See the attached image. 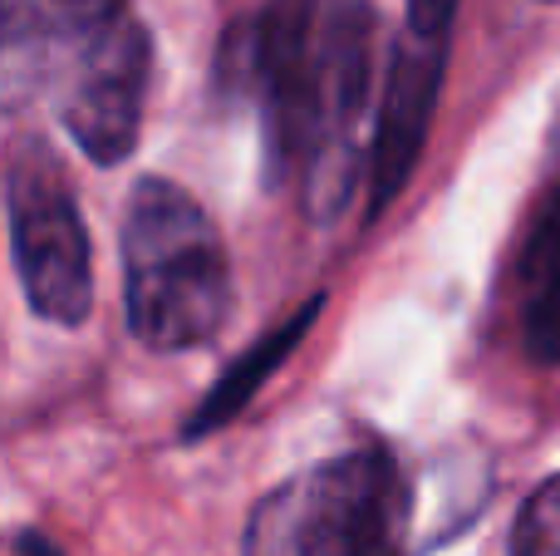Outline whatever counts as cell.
I'll return each mask as SVG.
<instances>
[{
	"instance_id": "cell-1",
	"label": "cell",
	"mask_w": 560,
	"mask_h": 556,
	"mask_svg": "<svg viewBox=\"0 0 560 556\" xmlns=\"http://www.w3.org/2000/svg\"><path fill=\"white\" fill-rule=\"evenodd\" d=\"M128 325L158 355L192 350L232 311V266L222 232L177 183L143 177L124 217Z\"/></svg>"
},
{
	"instance_id": "cell-2",
	"label": "cell",
	"mask_w": 560,
	"mask_h": 556,
	"mask_svg": "<svg viewBox=\"0 0 560 556\" xmlns=\"http://www.w3.org/2000/svg\"><path fill=\"white\" fill-rule=\"evenodd\" d=\"M413 498L384 449L339 453L266 493L246 556H404Z\"/></svg>"
},
{
	"instance_id": "cell-3",
	"label": "cell",
	"mask_w": 560,
	"mask_h": 556,
	"mask_svg": "<svg viewBox=\"0 0 560 556\" xmlns=\"http://www.w3.org/2000/svg\"><path fill=\"white\" fill-rule=\"evenodd\" d=\"M10 256L35 315L55 325H79L94 301L89 276V236L65 173L35 143H20L5 173Z\"/></svg>"
},
{
	"instance_id": "cell-4",
	"label": "cell",
	"mask_w": 560,
	"mask_h": 556,
	"mask_svg": "<svg viewBox=\"0 0 560 556\" xmlns=\"http://www.w3.org/2000/svg\"><path fill=\"white\" fill-rule=\"evenodd\" d=\"M148 69H153V49H148L143 25L124 15L55 74L59 118L94 163L108 167L133 153L138 128H143Z\"/></svg>"
},
{
	"instance_id": "cell-5",
	"label": "cell",
	"mask_w": 560,
	"mask_h": 556,
	"mask_svg": "<svg viewBox=\"0 0 560 556\" xmlns=\"http://www.w3.org/2000/svg\"><path fill=\"white\" fill-rule=\"evenodd\" d=\"M124 15V0H5L10 99H20L25 84L55 79L89 39H98Z\"/></svg>"
},
{
	"instance_id": "cell-6",
	"label": "cell",
	"mask_w": 560,
	"mask_h": 556,
	"mask_svg": "<svg viewBox=\"0 0 560 556\" xmlns=\"http://www.w3.org/2000/svg\"><path fill=\"white\" fill-rule=\"evenodd\" d=\"M438 74H443V39L408 35L398 45L394 65H388V94H384V114H378L374 207H384L404 187L408 167H413L418 148H423L433 99H438Z\"/></svg>"
},
{
	"instance_id": "cell-7",
	"label": "cell",
	"mask_w": 560,
	"mask_h": 556,
	"mask_svg": "<svg viewBox=\"0 0 560 556\" xmlns=\"http://www.w3.org/2000/svg\"><path fill=\"white\" fill-rule=\"evenodd\" d=\"M522 335L536 360L560 364V187L536 212L522 252Z\"/></svg>"
},
{
	"instance_id": "cell-8",
	"label": "cell",
	"mask_w": 560,
	"mask_h": 556,
	"mask_svg": "<svg viewBox=\"0 0 560 556\" xmlns=\"http://www.w3.org/2000/svg\"><path fill=\"white\" fill-rule=\"evenodd\" d=\"M310 315H315V305H305V311L295 315V321L285 325L280 335H271V340H261L252 355H242V364H232V370L222 374V384L212 390V399H207V409L192 419V439L197 433H207V429H217L222 419H232L236 409H242L246 399H252V390L261 384V374H271L276 364H280V355L290 350V345L305 335V325H310Z\"/></svg>"
},
{
	"instance_id": "cell-9",
	"label": "cell",
	"mask_w": 560,
	"mask_h": 556,
	"mask_svg": "<svg viewBox=\"0 0 560 556\" xmlns=\"http://www.w3.org/2000/svg\"><path fill=\"white\" fill-rule=\"evenodd\" d=\"M512 556H560V478L526 498L512 532Z\"/></svg>"
},
{
	"instance_id": "cell-10",
	"label": "cell",
	"mask_w": 560,
	"mask_h": 556,
	"mask_svg": "<svg viewBox=\"0 0 560 556\" xmlns=\"http://www.w3.org/2000/svg\"><path fill=\"white\" fill-rule=\"evenodd\" d=\"M457 0H408V35L423 39H443L447 25H453Z\"/></svg>"
},
{
	"instance_id": "cell-11",
	"label": "cell",
	"mask_w": 560,
	"mask_h": 556,
	"mask_svg": "<svg viewBox=\"0 0 560 556\" xmlns=\"http://www.w3.org/2000/svg\"><path fill=\"white\" fill-rule=\"evenodd\" d=\"M20 556H55V547L49 542H39V537H25V552Z\"/></svg>"
}]
</instances>
